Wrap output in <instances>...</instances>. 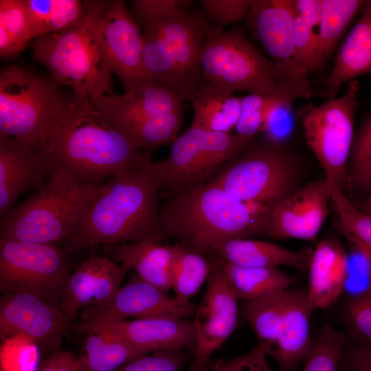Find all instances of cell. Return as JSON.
<instances>
[{
  "mask_svg": "<svg viewBox=\"0 0 371 371\" xmlns=\"http://www.w3.org/2000/svg\"><path fill=\"white\" fill-rule=\"evenodd\" d=\"M45 157L49 175L82 183L116 176L151 155L111 126L89 98L72 93L50 128Z\"/></svg>",
  "mask_w": 371,
  "mask_h": 371,
  "instance_id": "obj_1",
  "label": "cell"
},
{
  "mask_svg": "<svg viewBox=\"0 0 371 371\" xmlns=\"http://www.w3.org/2000/svg\"><path fill=\"white\" fill-rule=\"evenodd\" d=\"M161 183L152 159L104 184L81 224L67 240L69 251L98 245L157 240L163 237L159 200Z\"/></svg>",
  "mask_w": 371,
  "mask_h": 371,
  "instance_id": "obj_2",
  "label": "cell"
},
{
  "mask_svg": "<svg viewBox=\"0 0 371 371\" xmlns=\"http://www.w3.org/2000/svg\"><path fill=\"white\" fill-rule=\"evenodd\" d=\"M166 196L160 207L162 236L206 257L222 241L266 233L267 218L254 215L210 180Z\"/></svg>",
  "mask_w": 371,
  "mask_h": 371,
  "instance_id": "obj_3",
  "label": "cell"
},
{
  "mask_svg": "<svg viewBox=\"0 0 371 371\" xmlns=\"http://www.w3.org/2000/svg\"><path fill=\"white\" fill-rule=\"evenodd\" d=\"M86 14L74 27L39 36L30 43L34 58L47 69L58 85L92 99L113 95L112 71L100 47L96 23L104 1L85 0Z\"/></svg>",
  "mask_w": 371,
  "mask_h": 371,
  "instance_id": "obj_4",
  "label": "cell"
},
{
  "mask_svg": "<svg viewBox=\"0 0 371 371\" xmlns=\"http://www.w3.org/2000/svg\"><path fill=\"white\" fill-rule=\"evenodd\" d=\"M49 176L47 183L1 218L0 238L45 244L68 240L104 186L102 181L79 183Z\"/></svg>",
  "mask_w": 371,
  "mask_h": 371,
  "instance_id": "obj_5",
  "label": "cell"
},
{
  "mask_svg": "<svg viewBox=\"0 0 371 371\" xmlns=\"http://www.w3.org/2000/svg\"><path fill=\"white\" fill-rule=\"evenodd\" d=\"M67 95L49 76L10 65L0 72V136L44 153L50 128L66 107Z\"/></svg>",
  "mask_w": 371,
  "mask_h": 371,
  "instance_id": "obj_6",
  "label": "cell"
},
{
  "mask_svg": "<svg viewBox=\"0 0 371 371\" xmlns=\"http://www.w3.org/2000/svg\"><path fill=\"white\" fill-rule=\"evenodd\" d=\"M302 165L284 144H251L210 180L232 199L260 203L271 209L297 190Z\"/></svg>",
  "mask_w": 371,
  "mask_h": 371,
  "instance_id": "obj_7",
  "label": "cell"
},
{
  "mask_svg": "<svg viewBox=\"0 0 371 371\" xmlns=\"http://www.w3.org/2000/svg\"><path fill=\"white\" fill-rule=\"evenodd\" d=\"M315 310L306 292L286 289L246 302L243 314L267 355L280 371H293L308 355L313 342L310 319Z\"/></svg>",
  "mask_w": 371,
  "mask_h": 371,
  "instance_id": "obj_8",
  "label": "cell"
},
{
  "mask_svg": "<svg viewBox=\"0 0 371 371\" xmlns=\"http://www.w3.org/2000/svg\"><path fill=\"white\" fill-rule=\"evenodd\" d=\"M200 67L204 81L230 93L246 91L282 96L272 62L240 30L209 27Z\"/></svg>",
  "mask_w": 371,
  "mask_h": 371,
  "instance_id": "obj_9",
  "label": "cell"
},
{
  "mask_svg": "<svg viewBox=\"0 0 371 371\" xmlns=\"http://www.w3.org/2000/svg\"><path fill=\"white\" fill-rule=\"evenodd\" d=\"M359 84H346L345 92L317 106L308 108L302 126L308 147L324 171L326 180L345 194L348 166L354 141L355 114L359 106Z\"/></svg>",
  "mask_w": 371,
  "mask_h": 371,
  "instance_id": "obj_10",
  "label": "cell"
},
{
  "mask_svg": "<svg viewBox=\"0 0 371 371\" xmlns=\"http://www.w3.org/2000/svg\"><path fill=\"white\" fill-rule=\"evenodd\" d=\"M254 139L190 127L173 142L170 155L153 162L166 194L211 180Z\"/></svg>",
  "mask_w": 371,
  "mask_h": 371,
  "instance_id": "obj_11",
  "label": "cell"
},
{
  "mask_svg": "<svg viewBox=\"0 0 371 371\" xmlns=\"http://www.w3.org/2000/svg\"><path fill=\"white\" fill-rule=\"evenodd\" d=\"M71 275L54 244L0 238V291L25 292L60 306Z\"/></svg>",
  "mask_w": 371,
  "mask_h": 371,
  "instance_id": "obj_12",
  "label": "cell"
},
{
  "mask_svg": "<svg viewBox=\"0 0 371 371\" xmlns=\"http://www.w3.org/2000/svg\"><path fill=\"white\" fill-rule=\"evenodd\" d=\"M249 25L271 58L281 95L290 104L313 95L311 81L302 67L293 34L291 0H252Z\"/></svg>",
  "mask_w": 371,
  "mask_h": 371,
  "instance_id": "obj_13",
  "label": "cell"
},
{
  "mask_svg": "<svg viewBox=\"0 0 371 371\" xmlns=\"http://www.w3.org/2000/svg\"><path fill=\"white\" fill-rule=\"evenodd\" d=\"M198 305L170 297L167 293L137 275L121 286L106 303L80 312L77 330L135 319L166 317L185 319L195 315Z\"/></svg>",
  "mask_w": 371,
  "mask_h": 371,
  "instance_id": "obj_14",
  "label": "cell"
},
{
  "mask_svg": "<svg viewBox=\"0 0 371 371\" xmlns=\"http://www.w3.org/2000/svg\"><path fill=\"white\" fill-rule=\"evenodd\" d=\"M96 32L102 53L124 91L149 79L144 68L143 32L124 1H104Z\"/></svg>",
  "mask_w": 371,
  "mask_h": 371,
  "instance_id": "obj_15",
  "label": "cell"
},
{
  "mask_svg": "<svg viewBox=\"0 0 371 371\" xmlns=\"http://www.w3.org/2000/svg\"><path fill=\"white\" fill-rule=\"evenodd\" d=\"M71 324L59 305L32 293L16 292L1 297L2 340L22 337L49 355L59 349Z\"/></svg>",
  "mask_w": 371,
  "mask_h": 371,
  "instance_id": "obj_16",
  "label": "cell"
},
{
  "mask_svg": "<svg viewBox=\"0 0 371 371\" xmlns=\"http://www.w3.org/2000/svg\"><path fill=\"white\" fill-rule=\"evenodd\" d=\"M207 285L193 321L194 345L191 371H203L211 356L234 330L238 319V297L218 262L207 279Z\"/></svg>",
  "mask_w": 371,
  "mask_h": 371,
  "instance_id": "obj_17",
  "label": "cell"
},
{
  "mask_svg": "<svg viewBox=\"0 0 371 371\" xmlns=\"http://www.w3.org/2000/svg\"><path fill=\"white\" fill-rule=\"evenodd\" d=\"M329 201L326 179L308 183L271 209L265 234L277 239L314 240L330 214Z\"/></svg>",
  "mask_w": 371,
  "mask_h": 371,
  "instance_id": "obj_18",
  "label": "cell"
},
{
  "mask_svg": "<svg viewBox=\"0 0 371 371\" xmlns=\"http://www.w3.org/2000/svg\"><path fill=\"white\" fill-rule=\"evenodd\" d=\"M181 95L168 85L148 79L122 95H102L91 100L119 132L183 106Z\"/></svg>",
  "mask_w": 371,
  "mask_h": 371,
  "instance_id": "obj_19",
  "label": "cell"
},
{
  "mask_svg": "<svg viewBox=\"0 0 371 371\" xmlns=\"http://www.w3.org/2000/svg\"><path fill=\"white\" fill-rule=\"evenodd\" d=\"M124 275L116 262L106 256H93L71 273L60 307L72 322L85 308L109 302L121 287Z\"/></svg>",
  "mask_w": 371,
  "mask_h": 371,
  "instance_id": "obj_20",
  "label": "cell"
},
{
  "mask_svg": "<svg viewBox=\"0 0 371 371\" xmlns=\"http://www.w3.org/2000/svg\"><path fill=\"white\" fill-rule=\"evenodd\" d=\"M48 174L45 154L27 144L0 136V217L13 207L18 197L42 186Z\"/></svg>",
  "mask_w": 371,
  "mask_h": 371,
  "instance_id": "obj_21",
  "label": "cell"
},
{
  "mask_svg": "<svg viewBox=\"0 0 371 371\" xmlns=\"http://www.w3.org/2000/svg\"><path fill=\"white\" fill-rule=\"evenodd\" d=\"M93 327L102 328L118 337L143 355L183 350L194 345L193 322L186 319L140 318Z\"/></svg>",
  "mask_w": 371,
  "mask_h": 371,
  "instance_id": "obj_22",
  "label": "cell"
},
{
  "mask_svg": "<svg viewBox=\"0 0 371 371\" xmlns=\"http://www.w3.org/2000/svg\"><path fill=\"white\" fill-rule=\"evenodd\" d=\"M367 74H371V1H366L357 22L339 49L330 74L311 81V89L319 87L315 90L316 94L335 98L344 84Z\"/></svg>",
  "mask_w": 371,
  "mask_h": 371,
  "instance_id": "obj_23",
  "label": "cell"
},
{
  "mask_svg": "<svg viewBox=\"0 0 371 371\" xmlns=\"http://www.w3.org/2000/svg\"><path fill=\"white\" fill-rule=\"evenodd\" d=\"M151 23L157 26L168 44L192 100L203 81L200 56L209 27L201 14L188 13L185 9Z\"/></svg>",
  "mask_w": 371,
  "mask_h": 371,
  "instance_id": "obj_24",
  "label": "cell"
},
{
  "mask_svg": "<svg viewBox=\"0 0 371 371\" xmlns=\"http://www.w3.org/2000/svg\"><path fill=\"white\" fill-rule=\"evenodd\" d=\"M104 256L119 265L123 275L131 269L142 280L165 293L172 289V267L175 246L163 245L157 240L103 246Z\"/></svg>",
  "mask_w": 371,
  "mask_h": 371,
  "instance_id": "obj_25",
  "label": "cell"
},
{
  "mask_svg": "<svg viewBox=\"0 0 371 371\" xmlns=\"http://www.w3.org/2000/svg\"><path fill=\"white\" fill-rule=\"evenodd\" d=\"M347 258L343 246L333 239L322 240L313 249L306 295L314 310L330 307L344 291Z\"/></svg>",
  "mask_w": 371,
  "mask_h": 371,
  "instance_id": "obj_26",
  "label": "cell"
},
{
  "mask_svg": "<svg viewBox=\"0 0 371 371\" xmlns=\"http://www.w3.org/2000/svg\"><path fill=\"white\" fill-rule=\"evenodd\" d=\"M313 249L295 251L273 243L249 238H232L221 242L211 252L215 262L252 267L284 265L302 270L308 267Z\"/></svg>",
  "mask_w": 371,
  "mask_h": 371,
  "instance_id": "obj_27",
  "label": "cell"
},
{
  "mask_svg": "<svg viewBox=\"0 0 371 371\" xmlns=\"http://www.w3.org/2000/svg\"><path fill=\"white\" fill-rule=\"evenodd\" d=\"M241 100L242 97H236L203 80L191 100L194 113L190 127L230 133L238 121Z\"/></svg>",
  "mask_w": 371,
  "mask_h": 371,
  "instance_id": "obj_28",
  "label": "cell"
},
{
  "mask_svg": "<svg viewBox=\"0 0 371 371\" xmlns=\"http://www.w3.org/2000/svg\"><path fill=\"white\" fill-rule=\"evenodd\" d=\"M82 350L77 357L78 371H114L143 355L126 342L97 327L85 328Z\"/></svg>",
  "mask_w": 371,
  "mask_h": 371,
  "instance_id": "obj_29",
  "label": "cell"
},
{
  "mask_svg": "<svg viewBox=\"0 0 371 371\" xmlns=\"http://www.w3.org/2000/svg\"><path fill=\"white\" fill-rule=\"evenodd\" d=\"M220 264L238 299L257 300L287 289L293 280L279 267L252 268Z\"/></svg>",
  "mask_w": 371,
  "mask_h": 371,
  "instance_id": "obj_30",
  "label": "cell"
},
{
  "mask_svg": "<svg viewBox=\"0 0 371 371\" xmlns=\"http://www.w3.org/2000/svg\"><path fill=\"white\" fill-rule=\"evenodd\" d=\"M143 25V63L146 76L172 87L184 100H191L190 92L168 44L155 24Z\"/></svg>",
  "mask_w": 371,
  "mask_h": 371,
  "instance_id": "obj_31",
  "label": "cell"
},
{
  "mask_svg": "<svg viewBox=\"0 0 371 371\" xmlns=\"http://www.w3.org/2000/svg\"><path fill=\"white\" fill-rule=\"evenodd\" d=\"M293 34L299 60L310 73L323 67L319 51V12L320 0H291Z\"/></svg>",
  "mask_w": 371,
  "mask_h": 371,
  "instance_id": "obj_32",
  "label": "cell"
},
{
  "mask_svg": "<svg viewBox=\"0 0 371 371\" xmlns=\"http://www.w3.org/2000/svg\"><path fill=\"white\" fill-rule=\"evenodd\" d=\"M34 38L60 33L79 23L86 14V5L79 0H25Z\"/></svg>",
  "mask_w": 371,
  "mask_h": 371,
  "instance_id": "obj_33",
  "label": "cell"
},
{
  "mask_svg": "<svg viewBox=\"0 0 371 371\" xmlns=\"http://www.w3.org/2000/svg\"><path fill=\"white\" fill-rule=\"evenodd\" d=\"M34 38L25 0L0 1V56L12 59Z\"/></svg>",
  "mask_w": 371,
  "mask_h": 371,
  "instance_id": "obj_34",
  "label": "cell"
},
{
  "mask_svg": "<svg viewBox=\"0 0 371 371\" xmlns=\"http://www.w3.org/2000/svg\"><path fill=\"white\" fill-rule=\"evenodd\" d=\"M214 262L205 256L185 247L175 245L172 267L171 285L175 297L190 302L212 271Z\"/></svg>",
  "mask_w": 371,
  "mask_h": 371,
  "instance_id": "obj_35",
  "label": "cell"
},
{
  "mask_svg": "<svg viewBox=\"0 0 371 371\" xmlns=\"http://www.w3.org/2000/svg\"><path fill=\"white\" fill-rule=\"evenodd\" d=\"M327 183L340 232L350 248L371 258V215L354 205L332 182Z\"/></svg>",
  "mask_w": 371,
  "mask_h": 371,
  "instance_id": "obj_36",
  "label": "cell"
},
{
  "mask_svg": "<svg viewBox=\"0 0 371 371\" xmlns=\"http://www.w3.org/2000/svg\"><path fill=\"white\" fill-rule=\"evenodd\" d=\"M367 1L320 0L319 12V51L323 63L334 51L346 27Z\"/></svg>",
  "mask_w": 371,
  "mask_h": 371,
  "instance_id": "obj_37",
  "label": "cell"
},
{
  "mask_svg": "<svg viewBox=\"0 0 371 371\" xmlns=\"http://www.w3.org/2000/svg\"><path fill=\"white\" fill-rule=\"evenodd\" d=\"M183 118L182 106L139 122L120 133L137 148L150 152L158 146L177 139Z\"/></svg>",
  "mask_w": 371,
  "mask_h": 371,
  "instance_id": "obj_38",
  "label": "cell"
},
{
  "mask_svg": "<svg viewBox=\"0 0 371 371\" xmlns=\"http://www.w3.org/2000/svg\"><path fill=\"white\" fill-rule=\"evenodd\" d=\"M345 341L341 333L325 324L304 359L302 371H337Z\"/></svg>",
  "mask_w": 371,
  "mask_h": 371,
  "instance_id": "obj_39",
  "label": "cell"
},
{
  "mask_svg": "<svg viewBox=\"0 0 371 371\" xmlns=\"http://www.w3.org/2000/svg\"><path fill=\"white\" fill-rule=\"evenodd\" d=\"M371 112L364 117L354 137L348 166V186L365 191L370 188Z\"/></svg>",
  "mask_w": 371,
  "mask_h": 371,
  "instance_id": "obj_40",
  "label": "cell"
},
{
  "mask_svg": "<svg viewBox=\"0 0 371 371\" xmlns=\"http://www.w3.org/2000/svg\"><path fill=\"white\" fill-rule=\"evenodd\" d=\"M281 101L285 100L278 95L249 93L243 96L240 117L235 127L236 134L254 139L263 131L271 109Z\"/></svg>",
  "mask_w": 371,
  "mask_h": 371,
  "instance_id": "obj_41",
  "label": "cell"
},
{
  "mask_svg": "<svg viewBox=\"0 0 371 371\" xmlns=\"http://www.w3.org/2000/svg\"><path fill=\"white\" fill-rule=\"evenodd\" d=\"M16 337L3 341L1 346V371H38L39 348L26 338Z\"/></svg>",
  "mask_w": 371,
  "mask_h": 371,
  "instance_id": "obj_42",
  "label": "cell"
},
{
  "mask_svg": "<svg viewBox=\"0 0 371 371\" xmlns=\"http://www.w3.org/2000/svg\"><path fill=\"white\" fill-rule=\"evenodd\" d=\"M186 357L183 350L156 351L139 356L114 371H181Z\"/></svg>",
  "mask_w": 371,
  "mask_h": 371,
  "instance_id": "obj_43",
  "label": "cell"
},
{
  "mask_svg": "<svg viewBox=\"0 0 371 371\" xmlns=\"http://www.w3.org/2000/svg\"><path fill=\"white\" fill-rule=\"evenodd\" d=\"M295 126V116L292 104L281 101L270 111L262 133L266 142L284 144L292 135Z\"/></svg>",
  "mask_w": 371,
  "mask_h": 371,
  "instance_id": "obj_44",
  "label": "cell"
},
{
  "mask_svg": "<svg viewBox=\"0 0 371 371\" xmlns=\"http://www.w3.org/2000/svg\"><path fill=\"white\" fill-rule=\"evenodd\" d=\"M191 3L186 0H135L132 9L142 25L166 19Z\"/></svg>",
  "mask_w": 371,
  "mask_h": 371,
  "instance_id": "obj_45",
  "label": "cell"
},
{
  "mask_svg": "<svg viewBox=\"0 0 371 371\" xmlns=\"http://www.w3.org/2000/svg\"><path fill=\"white\" fill-rule=\"evenodd\" d=\"M200 3L210 18L219 27L248 15L251 0H201Z\"/></svg>",
  "mask_w": 371,
  "mask_h": 371,
  "instance_id": "obj_46",
  "label": "cell"
},
{
  "mask_svg": "<svg viewBox=\"0 0 371 371\" xmlns=\"http://www.w3.org/2000/svg\"><path fill=\"white\" fill-rule=\"evenodd\" d=\"M263 348L257 345L251 351L237 357L216 360L212 371H272L266 359Z\"/></svg>",
  "mask_w": 371,
  "mask_h": 371,
  "instance_id": "obj_47",
  "label": "cell"
},
{
  "mask_svg": "<svg viewBox=\"0 0 371 371\" xmlns=\"http://www.w3.org/2000/svg\"><path fill=\"white\" fill-rule=\"evenodd\" d=\"M351 326L363 342L371 345V297L352 299L348 307Z\"/></svg>",
  "mask_w": 371,
  "mask_h": 371,
  "instance_id": "obj_48",
  "label": "cell"
},
{
  "mask_svg": "<svg viewBox=\"0 0 371 371\" xmlns=\"http://www.w3.org/2000/svg\"><path fill=\"white\" fill-rule=\"evenodd\" d=\"M341 363L346 371H371V345L363 342L344 349Z\"/></svg>",
  "mask_w": 371,
  "mask_h": 371,
  "instance_id": "obj_49",
  "label": "cell"
},
{
  "mask_svg": "<svg viewBox=\"0 0 371 371\" xmlns=\"http://www.w3.org/2000/svg\"><path fill=\"white\" fill-rule=\"evenodd\" d=\"M38 371H78L77 357L69 350L58 349L47 355Z\"/></svg>",
  "mask_w": 371,
  "mask_h": 371,
  "instance_id": "obj_50",
  "label": "cell"
},
{
  "mask_svg": "<svg viewBox=\"0 0 371 371\" xmlns=\"http://www.w3.org/2000/svg\"><path fill=\"white\" fill-rule=\"evenodd\" d=\"M365 297H371V266H370V271L368 289H367V292Z\"/></svg>",
  "mask_w": 371,
  "mask_h": 371,
  "instance_id": "obj_51",
  "label": "cell"
},
{
  "mask_svg": "<svg viewBox=\"0 0 371 371\" xmlns=\"http://www.w3.org/2000/svg\"><path fill=\"white\" fill-rule=\"evenodd\" d=\"M370 177H371V166H370Z\"/></svg>",
  "mask_w": 371,
  "mask_h": 371,
  "instance_id": "obj_52",
  "label": "cell"
}]
</instances>
